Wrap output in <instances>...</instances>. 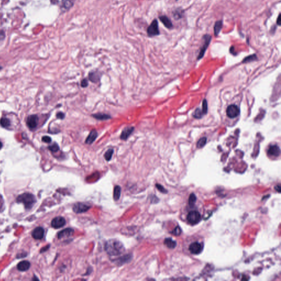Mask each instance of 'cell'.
Wrapping results in <instances>:
<instances>
[{"label":"cell","mask_w":281,"mask_h":281,"mask_svg":"<svg viewBox=\"0 0 281 281\" xmlns=\"http://www.w3.org/2000/svg\"><path fill=\"white\" fill-rule=\"evenodd\" d=\"M104 248L109 255L112 256L119 255L125 251L123 244L116 239L108 240L105 244Z\"/></svg>","instance_id":"cell-1"},{"label":"cell","mask_w":281,"mask_h":281,"mask_svg":"<svg viewBox=\"0 0 281 281\" xmlns=\"http://www.w3.org/2000/svg\"><path fill=\"white\" fill-rule=\"evenodd\" d=\"M17 200L19 203H23L26 209H32L36 203L35 197L32 193H24L20 194L17 198Z\"/></svg>","instance_id":"cell-2"},{"label":"cell","mask_w":281,"mask_h":281,"mask_svg":"<svg viewBox=\"0 0 281 281\" xmlns=\"http://www.w3.org/2000/svg\"><path fill=\"white\" fill-rule=\"evenodd\" d=\"M187 219L190 224H198L201 220V215L197 211H191L187 215Z\"/></svg>","instance_id":"cell-3"},{"label":"cell","mask_w":281,"mask_h":281,"mask_svg":"<svg viewBox=\"0 0 281 281\" xmlns=\"http://www.w3.org/2000/svg\"><path fill=\"white\" fill-rule=\"evenodd\" d=\"M147 33L149 36H154L159 35L158 23L157 19H154L147 29Z\"/></svg>","instance_id":"cell-4"},{"label":"cell","mask_w":281,"mask_h":281,"mask_svg":"<svg viewBox=\"0 0 281 281\" xmlns=\"http://www.w3.org/2000/svg\"><path fill=\"white\" fill-rule=\"evenodd\" d=\"M211 38H211V36H210L209 34L204 35V36L203 37V41H204V44H203V45L202 48H201V49H200V53H199V56H198V59H200L202 58L203 57L205 53V51H206L207 48L208 47L211 41Z\"/></svg>","instance_id":"cell-5"},{"label":"cell","mask_w":281,"mask_h":281,"mask_svg":"<svg viewBox=\"0 0 281 281\" xmlns=\"http://www.w3.org/2000/svg\"><path fill=\"white\" fill-rule=\"evenodd\" d=\"M240 114V109L236 105L232 104L229 106L226 110V114L230 118H236Z\"/></svg>","instance_id":"cell-6"},{"label":"cell","mask_w":281,"mask_h":281,"mask_svg":"<svg viewBox=\"0 0 281 281\" xmlns=\"http://www.w3.org/2000/svg\"><path fill=\"white\" fill-rule=\"evenodd\" d=\"M203 248V245H202V243L196 242L191 243L190 245L189 250L192 254L198 255L202 251Z\"/></svg>","instance_id":"cell-7"},{"label":"cell","mask_w":281,"mask_h":281,"mask_svg":"<svg viewBox=\"0 0 281 281\" xmlns=\"http://www.w3.org/2000/svg\"><path fill=\"white\" fill-rule=\"evenodd\" d=\"M38 122V118L36 115H30L26 119L27 126L31 130H33L36 128Z\"/></svg>","instance_id":"cell-8"},{"label":"cell","mask_w":281,"mask_h":281,"mask_svg":"<svg viewBox=\"0 0 281 281\" xmlns=\"http://www.w3.org/2000/svg\"><path fill=\"white\" fill-rule=\"evenodd\" d=\"M91 206L83 203H77L73 206V210L76 213H83L86 212L90 209Z\"/></svg>","instance_id":"cell-9"},{"label":"cell","mask_w":281,"mask_h":281,"mask_svg":"<svg viewBox=\"0 0 281 281\" xmlns=\"http://www.w3.org/2000/svg\"><path fill=\"white\" fill-rule=\"evenodd\" d=\"M66 221L64 217L58 216L53 219L51 222V226L54 229H59L63 227Z\"/></svg>","instance_id":"cell-10"},{"label":"cell","mask_w":281,"mask_h":281,"mask_svg":"<svg viewBox=\"0 0 281 281\" xmlns=\"http://www.w3.org/2000/svg\"><path fill=\"white\" fill-rule=\"evenodd\" d=\"M44 230L42 227H38L32 231V236L35 239H41L44 236Z\"/></svg>","instance_id":"cell-11"},{"label":"cell","mask_w":281,"mask_h":281,"mask_svg":"<svg viewBox=\"0 0 281 281\" xmlns=\"http://www.w3.org/2000/svg\"><path fill=\"white\" fill-rule=\"evenodd\" d=\"M134 130V128L132 126H128L125 128L122 131V134L120 135V139L124 140H128L129 136L133 132Z\"/></svg>","instance_id":"cell-12"},{"label":"cell","mask_w":281,"mask_h":281,"mask_svg":"<svg viewBox=\"0 0 281 281\" xmlns=\"http://www.w3.org/2000/svg\"><path fill=\"white\" fill-rule=\"evenodd\" d=\"M74 230L71 228H67L64 230L60 231L58 234V237L59 239H62L64 238H68L73 235L74 233Z\"/></svg>","instance_id":"cell-13"},{"label":"cell","mask_w":281,"mask_h":281,"mask_svg":"<svg viewBox=\"0 0 281 281\" xmlns=\"http://www.w3.org/2000/svg\"><path fill=\"white\" fill-rule=\"evenodd\" d=\"M268 153L269 155L278 157L280 154V149L277 145H272L268 148Z\"/></svg>","instance_id":"cell-14"},{"label":"cell","mask_w":281,"mask_h":281,"mask_svg":"<svg viewBox=\"0 0 281 281\" xmlns=\"http://www.w3.org/2000/svg\"><path fill=\"white\" fill-rule=\"evenodd\" d=\"M132 259V255L130 254H127L126 255L119 257L115 260L116 264L119 265H122L125 263L128 262Z\"/></svg>","instance_id":"cell-15"},{"label":"cell","mask_w":281,"mask_h":281,"mask_svg":"<svg viewBox=\"0 0 281 281\" xmlns=\"http://www.w3.org/2000/svg\"><path fill=\"white\" fill-rule=\"evenodd\" d=\"M97 136H98L97 132L95 130H92L90 132L89 135L88 136L87 139L85 140V143L88 145H91L95 140H96Z\"/></svg>","instance_id":"cell-16"},{"label":"cell","mask_w":281,"mask_h":281,"mask_svg":"<svg viewBox=\"0 0 281 281\" xmlns=\"http://www.w3.org/2000/svg\"><path fill=\"white\" fill-rule=\"evenodd\" d=\"M159 19L160 20V21L161 22V23L167 29L173 28V23H172L171 20L169 19L167 17H166L165 15H161V16L159 17Z\"/></svg>","instance_id":"cell-17"},{"label":"cell","mask_w":281,"mask_h":281,"mask_svg":"<svg viewBox=\"0 0 281 281\" xmlns=\"http://www.w3.org/2000/svg\"><path fill=\"white\" fill-rule=\"evenodd\" d=\"M30 263L28 261H22L19 262L17 265V268L20 271H26L30 268Z\"/></svg>","instance_id":"cell-18"},{"label":"cell","mask_w":281,"mask_h":281,"mask_svg":"<svg viewBox=\"0 0 281 281\" xmlns=\"http://www.w3.org/2000/svg\"><path fill=\"white\" fill-rule=\"evenodd\" d=\"M223 23L222 20H218L215 22L214 26V33L215 36H217L223 28Z\"/></svg>","instance_id":"cell-19"},{"label":"cell","mask_w":281,"mask_h":281,"mask_svg":"<svg viewBox=\"0 0 281 281\" xmlns=\"http://www.w3.org/2000/svg\"><path fill=\"white\" fill-rule=\"evenodd\" d=\"M89 79L92 83H97L99 81L100 75L97 72H91L89 74Z\"/></svg>","instance_id":"cell-20"},{"label":"cell","mask_w":281,"mask_h":281,"mask_svg":"<svg viewBox=\"0 0 281 281\" xmlns=\"http://www.w3.org/2000/svg\"><path fill=\"white\" fill-rule=\"evenodd\" d=\"M92 116L96 119L99 120H106L111 118V116L110 115L104 113H97L95 114H93Z\"/></svg>","instance_id":"cell-21"},{"label":"cell","mask_w":281,"mask_h":281,"mask_svg":"<svg viewBox=\"0 0 281 281\" xmlns=\"http://www.w3.org/2000/svg\"><path fill=\"white\" fill-rule=\"evenodd\" d=\"M164 244L166 245L167 247H168L169 248L173 249L176 246V241H173V239L168 238L164 240Z\"/></svg>","instance_id":"cell-22"},{"label":"cell","mask_w":281,"mask_h":281,"mask_svg":"<svg viewBox=\"0 0 281 281\" xmlns=\"http://www.w3.org/2000/svg\"><path fill=\"white\" fill-rule=\"evenodd\" d=\"M0 124L3 128H8L11 126V121L7 118H2L0 120Z\"/></svg>","instance_id":"cell-23"},{"label":"cell","mask_w":281,"mask_h":281,"mask_svg":"<svg viewBox=\"0 0 281 281\" xmlns=\"http://www.w3.org/2000/svg\"><path fill=\"white\" fill-rule=\"evenodd\" d=\"M173 17L174 19L178 20L181 18L184 14V11L181 9H176L173 12Z\"/></svg>","instance_id":"cell-24"},{"label":"cell","mask_w":281,"mask_h":281,"mask_svg":"<svg viewBox=\"0 0 281 281\" xmlns=\"http://www.w3.org/2000/svg\"><path fill=\"white\" fill-rule=\"evenodd\" d=\"M121 195V187L119 186H116L114 190V199L115 200L119 199Z\"/></svg>","instance_id":"cell-25"},{"label":"cell","mask_w":281,"mask_h":281,"mask_svg":"<svg viewBox=\"0 0 281 281\" xmlns=\"http://www.w3.org/2000/svg\"><path fill=\"white\" fill-rule=\"evenodd\" d=\"M257 59V56L256 55L254 54H252V55H250V56H249L245 58L243 61V63H248V62H253V61H254Z\"/></svg>","instance_id":"cell-26"},{"label":"cell","mask_w":281,"mask_h":281,"mask_svg":"<svg viewBox=\"0 0 281 281\" xmlns=\"http://www.w3.org/2000/svg\"><path fill=\"white\" fill-rule=\"evenodd\" d=\"M203 114L202 113V111L200 109L197 108L196 109V110L194 111V113L193 114V116L194 118H196V119H200L203 116Z\"/></svg>","instance_id":"cell-27"},{"label":"cell","mask_w":281,"mask_h":281,"mask_svg":"<svg viewBox=\"0 0 281 281\" xmlns=\"http://www.w3.org/2000/svg\"><path fill=\"white\" fill-rule=\"evenodd\" d=\"M206 140H207V139L206 137H202L200 139H199V140L197 142V147L198 148H201L203 147H204L206 143Z\"/></svg>","instance_id":"cell-28"},{"label":"cell","mask_w":281,"mask_h":281,"mask_svg":"<svg viewBox=\"0 0 281 281\" xmlns=\"http://www.w3.org/2000/svg\"><path fill=\"white\" fill-rule=\"evenodd\" d=\"M113 154V149H108L106 153L104 154V158L106 160L109 161L112 159V155Z\"/></svg>","instance_id":"cell-29"},{"label":"cell","mask_w":281,"mask_h":281,"mask_svg":"<svg viewBox=\"0 0 281 281\" xmlns=\"http://www.w3.org/2000/svg\"><path fill=\"white\" fill-rule=\"evenodd\" d=\"M196 200H197V197H196V195L194 193H192L190 196L189 199H188L189 204H190V205H191V206L195 204Z\"/></svg>","instance_id":"cell-30"},{"label":"cell","mask_w":281,"mask_h":281,"mask_svg":"<svg viewBox=\"0 0 281 281\" xmlns=\"http://www.w3.org/2000/svg\"><path fill=\"white\" fill-rule=\"evenodd\" d=\"M48 148L52 152H57L59 150V147L56 143H54L51 146H50L48 147Z\"/></svg>","instance_id":"cell-31"},{"label":"cell","mask_w":281,"mask_h":281,"mask_svg":"<svg viewBox=\"0 0 281 281\" xmlns=\"http://www.w3.org/2000/svg\"><path fill=\"white\" fill-rule=\"evenodd\" d=\"M202 113L203 115H205L208 112V103L206 99H204L203 101V104H202Z\"/></svg>","instance_id":"cell-32"},{"label":"cell","mask_w":281,"mask_h":281,"mask_svg":"<svg viewBox=\"0 0 281 281\" xmlns=\"http://www.w3.org/2000/svg\"><path fill=\"white\" fill-rule=\"evenodd\" d=\"M72 0H63V5L65 8H69L73 5Z\"/></svg>","instance_id":"cell-33"},{"label":"cell","mask_w":281,"mask_h":281,"mask_svg":"<svg viewBox=\"0 0 281 281\" xmlns=\"http://www.w3.org/2000/svg\"><path fill=\"white\" fill-rule=\"evenodd\" d=\"M181 232V231L180 227H179V226H177L174 230H173V231L171 232V233L173 234V235H175V236H178L179 235H180Z\"/></svg>","instance_id":"cell-34"},{"label":"cell","mask_w":281,"mask_h":281,"mask_svg":"<svg viewBox=\"0 0 281 281\" xmlns=\"http://www.w3.org/2000/svg\"><path fill=\"white\" fill-rule=\"evenodd\" d=\"M155 186H156V187L157 188V189L160 192H161V193H167V191L164 188V187L163 186H161V185H160V184H157L155 185Z\"/></svg>","instance_id":"cell-35"},{"label":"cell","mask_w":281,"mask_h":281,"mask_svg":"<svg viewBox=\"0 0 281 281\" xmlns=\"http://www.w3.org/2000/svg\"><path fill=\"white\" fill-rule=\"evenodd\" d=\"M42 140L43 142H44L45 143H51L52 141L51 138L49 136H44L42 137Z\"/></svg>","instance_id":"cell-36"},{"label":"cell","mask_w":281,"mask_h":281,"mask_svg":"<svg viewBox=\"0 0 281 281\" xmlns=\"http://www.w3.org/2000/svg\"><path fill=\"white\" fill-rule=\"evenodd\" d=\"M88 81L87 80V79H83L82 81H81V86L82 87H86L87 86H88Z\"/></svg>","instance_id":"cell-37"},{"label":"cell","mask_w":281,"mask_h":281,"mask_svg":"<svg viewBox=\"0 0 281 281\" xmlns=\"http://www.w3.org/2000/svg\"><path fill=\"white\" fill-rule=\"evenodd\" d=\"M56 116L58 119H64V117H65V114L62 112H59L56 114Z\"/></svg>","instance_id":"cell-38"},{"label":"cell","mask_w":281,"mask_h":281,"mask_svg":"<svg viewBox=\"0 0 281 281\" xmlns=\"http://www.w3.org/2000/svg\"><path fill=\"white\" fill-rule=\"evenodd\" d=\"M281 14H280L278 15V18H277V24L278 26H281Z\"/></svg>","instance_id":"cell-39"},{"label":"cell","mask_w":281,"mask_h":281,"mask_svg":"<svg viewBox=\"0 0 281 281\" xmlns=\"http://www.w3.org/2000/svg\"><path fill=\"white\" fill-rule=\"evenodd\" d=\"M275 190H277L278 192H281V186L280 185H277L275 187Z\"/></svg>","instance_id":"cell-40"},{"label":"cell","mask_w":281,"mask_h":281,"mask_svg":"<svg viewBox=\"0 0 281 281\" xmlns=\"http://www.w3.org/2000/svg\"><path fill=\"white\" fill-rule=\"evenodd\" d=\"M3 146V145H2V143L0 141V149L2 148V147Z\"/></svg>","instance_id":"cell-41"},{"label":"cell","mask_w":281,"mask_h":281,"mask_svg":"<svg viewBox=\"0 0 281 281\" xmlns=\"http://www.w3.org/2000/svg\"><path fill=\"white\" fill-rule=\"evenodd\" d=\"M1 69H2V67H0V70H1Z\"/></svg>","instance_id":"cell-42"},{"label":"cell","mask_w":281,"mask_h":281,"mask_svg":"<svg viewBox=\"0 0 281 281\" xmlns=\"http://www.w3.org/2000/svg\"><path fill=\"white\" fill-rule=\"evenodd\" d=\"M176 1H178V0H176Z\"/></svg>","instance_id":"cell-43"}]
</instances>
